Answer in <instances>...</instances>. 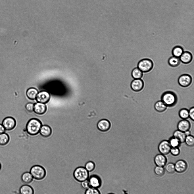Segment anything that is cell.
Listing matches in <instances>:
<instances>
[{
	"instance_id": "cell-1",
	"label": "cell",
	"mask_w": 194,
	"mask_h": 194,
	"mask_svg": "<svg viewBox=\"0 0 194 194\" xmlns=\"http://www.w3.org/2000/svg\"><path fill=\"white\" fill-rule=\"evenodd\" d=\"M42 126V123L39 120L36 118H32L27 122L26 126V130L30 135H36L39 132Z\"/></svg>"
},
{
	"instance_id": "cell-2",
	"label": "cell",
	"mask_w": 194,
	"mask_h": 194,
	"mask_svg": "<svg viewBox=\"0 0 194 194\" xmlns=\"http://www.w3.org/2000/svg\"><path fill=\"white\" fill-rule=\"evenodd\" d=\"M161 100L167 106L171 107L174 106L178 101V97L176 94L172 91L164 92L161 97Z\"/></svg>"
},
{
	"instance_id": "cell-3",
	"label": "cell",
	"mask_w": 194,
	"mask_h": 194,
	"mask_svg": "<svg viewBox=\"0 0 194 194\" xmlns=\"http://www.w3.org/2000/svg\"><path fill=\"white\" fill-rule=\"evenodd\" d=\"M30 172L33 177L37 180H41L44 179L46 174L45 169L42 166L36 165L31 167Z\"/></svg>"
},
{
	"instance_id": "cell-4",
	"label": "cell",
	"mask_w": 194,
	"mask_h": 194,
	"mask_svg": "<svg viewBox=\"0 0 194 194\" xmlns=\"http://www.w3.org/2000/svg\"><path fill=\"white\" fill-rule=\"evenodd\" d=\"M73 175L76 181L82 182L88 180L89 176V172L84 167H78L74 170Z\"/></svg>"
},
{
	"instance_id": "cell-5",
	"label": "cell",
	"mask_w": 194,
	"mask_h": 194,
	"mask_svg": "<svg viewBox=\"0 0 194 194\" xmlns=\"http://www.w3.org/2000/svg\"><path fill=\"white\" fill-rule=\"evenodd\" d=\"M153 63L149 59H143L139 61L137 64V68L143 72H149L153 68Z\"/></svg>"
},
{
	"instance_id": "cell-6",
	"label": "cell",
	"mask_w": 194,
	"mask_h": 194,
	"mask_svg": "<svg viewBox=\"0 0 194 194\" xmlns=\"http://www.w3.org/2000/svg\"><path fill=\"white\" fill-rule=\"evenodd\" d=\"M192 78L191 76L187 74H184L180 76L178 79V82L181 87H186L191 84Z\"/></svg>"
},
{
	"instance_id": "cell-7",
	"label": "cell",
	"mask_w": 194,
	"mask_h": 194,
	"mask_svg": "<svg viewBox=\"0 0 194 194\" xmlns=\"http://www.w3.org/2000/svg\"><path fill=\"white\" fill-rule=\"evenodd\" d=\"M2 124L5 130L10 131L14 129L16 125L15 120L13 117H6L3 120Z\"/></svg>"
},
{
	"instance_id": "cell-8",
	"label": "cell",
	"mask_w": 194,
	"mask_h": 194,
	"mask_svg": "<svg viewBox=\"0 0 194 194\" xmlns=\"http://www.w3.org/2000/svg\"><path fill=\"white\" fill-rule=\"evenodd\" d=\"M50 97V94L48 92L42 91L38 93L35 99L37 102L45 104L49 101Z\"/></svg>"
},
{
	"instance_id": "cell-9",
	"label": "cell",
	"mask_w": 194,
	"mask_h": 194,
	"mask_svg": "<svg viewBox=\"0 0 194 194\" xmlns=\"http://www.w3.org/2000/svg\"><path fill=\"white\" fill-rule=\"evenodd\" d=\"M144 84L141 79H134L131 83L130 86L132 90L135 92H139L143 88Z\"/></svg>"
},
{
	"instance_id": "cell-10",
	"label": "cell",
	"mask_w": 194,
	"mask_h": 194,
	"mask_svg": "<svg viewBox=\"0 0 194 194\" xmlns=\"http://www.w3.org/2000/svg\"><path fill=\"white\" fill-rule=\"evenodd\" d=\"M171 147L169 142L166 140H164L159 144L158 149L159 152L161 154L166 155L170 152Z\"/></svg>"
},
{
	"instance_id": "cell-11",
	"label": "cell",
	"mask_w": 194,
	"mask_h": 194,
	"mask_svg": "<svg viewBox=\"0 0 194 194\" xmlns=\"http://www.w3.org/2000/svg\"><path fill=\"white\" fill-rule=\"evenodd\" d=\"M91 187L98 188L101 185V181L100 177L97 175H93L88 180Z\"/></svg>"
},
{
	"instance_id": "cell-12",
	"label": "cell",
	"mask_w": 194,
	"mask_h": 194,
	"mask_svg": "<svg viewBox=\"0 0 194 194\" xmlns=\"http://www.w3.org/2000/svg\"><path fill=\"white\" fill-rule=\"evenodd\" d=\"M191 126L190 122L187 119H182L180 121L177 126L178 130L183 132L189 130Z\"/></svg>"
},
{
	"instance_id": "cell-13",
	"label": "cell",
	"mask_w": 194,
	"mask_h": 194,
	"mask_svg": "<svg viewBox=\"0 0 194 194\" xmlns=\"http://www.w3.org/2000/svg\"><path fill=\"white\" fill-rule=\"evenodd\" d=\"M47 107L45 104L39 103H36L34 104V112L37 114L42 115L46 111Z\"/></svg>"
},
{
	"instance_id": "cell-14",
	"label": "cell",
	"mask_w": 194,
	"mask_h": 194,
	"mask_svg": "<svg viewBox=\"0 0 194 194\" xmlns=\"http://www.w3.org/2000/svg\"><path fill=\"white\" fill-rule=\"evenodd\" d=\"M110 124L109 121L106 119H102L99 122L97 125L98 129L103 132L106 131L110 128Z\"/></svg>"
},
{
	"instance_id": "cell-15",
	"label": "cell",
	"mask_w": 194,
	"mask_h": 194,
	"mask_svg": "<svg viewBox=\"0 0 194 194\" xmlns=\"http://www.w3.org/2000/svg\"><path fill=\"white\" fill-rule=\"evenodd\" d=\"M180 61L185 64L190 63L193 59L192 54L189 52L185 51L183 52L180 57Z\"/></svg>"
},
{
	"instance_id": "cell-16",
	"label": "cell",
	"mask_w": 194,
	"mask_h": 194,
	"mask_svg": "<svg viewBox=\"0 0 194 194\" xmlns=\"http://www.w3.org/2000/svg\"><path fill=\"white\" fill-rule=\"evenodd\" d=\"M175 170L178 172H184L187 168L186 162L182 160H179L177 161L174 165Z\"/></svg>"
},
{
	"instance_id": "cell-17",
	"label": "cell",
	"mask_w": 194,
	"mask_h": 194,
	"mask_svg": "<svg viewBox=\"0 0 194 194\" xmlns=\"http://www.w3.org/2000/svg\"><path fill=\"white\" fill-rule=\"evenodd\" d=\"M39 133L42 137H47L50 136L52 133L51 128L49 126L44 125H42L41 127Z\"/></svg>"
},
{
	"instance_id": "cell-18",
	"label": "cell",
	"mask_w": 194,
	"mask_h": 194,
	"mask_svg": "<svg viewBox=\"0 0 194 194\" xmlns=\"http://www.w3.org/2000/svg\"><path fill=\"white\" fill-rule=\"evenodd\" d=\"M154 161L157 166L163 167L166 163V159L163 155L159 154L155 157Z\"/></svg>"
},
{
	"instance_id": "cell-19",
	"label": "cell",
	"mask_w": 194,
	"mask_h": 194,
	"mask_svg": "<svg viewBox=\"0 0 194 194\" xmlns=\"http://www.w3.org/2000/svg\"><path fill=\"white\" fill-rule=\"evenodd\" d=\"M20 193L21 194H33L34 191L30 185L25 184L21 186L19 190Z\"/></svg>"
},
{
	"instance_id": "cell-20",
	"label": "cell",
	"mask_w": 194,
	"mask_h": 194,
	"mask_svg": "<svg viewBox=\"0 0 194 194\" xmlns=\"http://www.w3.org/2000/svg\"><path fill=\"white\" fill-rule=\"evenodd\" d=\"M38 93V91L36 88L32 87L27 90L26 91V95L29 99L34 100L36 99Z\"/></svg>"
},
{
	"instance_id": "cell-21",
	"label": "cell",
	"mask_w": 194,
	"mask_h": 194,
	"mask_svg": "<svg viewBox=\"0 0 194 194\" xmlns=\"http://www.w3.org/2000/svg\"><path fill=\"white\" fill-rule=\"evenodd\" d=\"M167 107L161 100L157 101L154 105L155 110L159 112H162L165 111Z\"/></svg>"
},
{
	"instance_id": "cell-22",
	"label": "cell",
	"mask_w": 194,
	"mask_h": 194,
	"mask_svg": "<svg viewBox=\"0 0 194 194\" xmlns=\"http://www.w3.org/2000/svg\"><path fill=\"white\" fill-rule=\"evenodd\" d=\"M21 179L22 182L26 184H29L31 183L33 180V177L30 172H26L22 175Z\"/></svg>"
},
{
	"instance_id": "cell-23",
	"label": "cell",
	"mask_w": 194,
	"mask_h": 194,
	"mask_svg": "<svg viewBox=\"0 0 194 194\" xmlns=\"http://www.w3.org/2000/svg\"><path fill=\"white\" fill-rule=\"evenodd\" d=\"M173 136L174 137L178 139L180 143L184 142L186 137L184 132L178 130L174 132Z\"/></svg>"
},
{
	"instance_id": "cell-24",
	"label": "cell",
	"mask_w": 194,
	"mask_h": 194,
	"mask_svg": "<svg viewBox=\"0 0 194 194\" xmlns=\"http://www.w3.org/2000/svg\"><path fill=\"white\" fill-rule=\"evenodd\" d=\"M10 138L8 134L4 132L0 134V146L7 145L9 142Z\"/></svg>"
},
{
	"instance_id": "cell-25",
	"label": "cell",
	"mask_w": 194,
	"mask_h": 194,
	"mask_svg": "<svg viewBox=\"0 0 194 194\" xmlns=\"http://www.w3.org/2000/svg\"><path fill=\"white\" fill-rule=\"evenodd\" d=\"M184 52L183 47L179 45L175 46L172 50V54L173 56L179 58Z\"/></svg>"
},
{
	"instance_id": "cell-26",
	"label": "cell",
	"mask_w": 194,
	"mask_h": 194,
	"mask_svg": "<svg viewBox=\"0 0 194 194\" xmlns=\"http://www.w3.org/2000/svg\"><path fill=\"white\" fill-rule=\"evenodd\" d=\"M180 63V58L173 56L170 57L168 60V64L172 67H177L179 65Z\"/></svg>"
},
{
	"instance_id": "cell-27",
	"label": "cell",
	"mask_w": 194,
	"mask_h": 194,
	"mask_svg": "<svg viewBox=\"0 0 194 194\" xmlns=\"http://www.w3.org/2000/svg\"><path fill=\"white\" fill-rule=\"evenodd\" d=\"M143 75V72L138 68H134L132 71V76L134 79H141Z\"/></svg>"
},
{
	"instance_id": "cell-28",
	"label": "cell",
	"mask_w": 194,
	"mask_h": 194,
	"mask_svg": "<svg viewBox=\"0 0 194 194\" xmlns=\"http://www.w3.org/2000/svg\"><path fill=\"white\" fill-rule=\"evenodd\" d=\"M180 117L182 119H187L189 118V110L186 108L181 109L178 113Z\"/></svg>"
},
{
	"instance_id": "cell-29",
	"label": "cell",
	"mask_w": 194,
	"mask_h": 194,
	"mask_svg": "<svg viewBox=\"0 0 194 194\" xmlns=\"http://www.w3.org/2000/svg\"><path fill=\"white\" fill-rule=\"evenodd\" d=\"M185 141L187 145L192 147L194 145V138L192 135H189L186 136Z\"/></svg>"
},
{
	"instance_id": "cell-30",
	"label": "cell",
	"mask_w": 194,
	"mask_h": 194,
	"mask_svg": "<svg viewBox=\"0 0 194 194\" xmlns=\"http://www.w3.org/2000/svg\"><path fill=\"white\" fill-rule=\"evenodd\" d=\"M84 167L89 172H91L94 169L95 164L93 161H89L86 163Z\"/></svg>"
},
{
	"instance_id": "cell-31",
	"label": "cell",
	"mask_w": 194,
	"mask_h": 194,
	"mask_svg": "<svg viewBox=\"0 0 194 194\" xmlns=\"http://www.w3.org/2000/svg\"><path fill=\"white\" fill-rule=\"evenodd\" d=\"M101 193L98 188L91 187L86 189L85 194H99Z\"/></svg>"
},
{
	"instance_id": "cell-32",
	"label": "cell",
	"mask_w": 194,
	"mask_h": 194,
	"mask_svg": "<svg viewBox=\"0 0 194 194\" xmlns=\"http://www.w3.org/2000/svg\"><path fill=\"white\" fill-rule=\"evenodd\" d=\"M155 174L159 176H162L164 173V170L163 167L157 166L155 168Z\"/></svg>"
},
{
	"instance_id": "cell-33",
	"label": "cell",
	"mask_w": 194,
	"mask_h": 194,
	"mask_svg": "<svg viewBox=\"0 0 194 194\" xmlns=\"http://www.w3.org/2000/svg\"><path fill=\"white\" fill-rule=\"evenodd\" d=\"M165 169L168 173H173L175 170L174 164L172 163H169L167 165Z\"/></svg>"
},
{
	"instance_id": "cell-34",
	"label": "cell",
	"mask_w": 194,
	"mask_h": 194,
	"mask_svg": "<svg viewBox=\"0 0 194 194\" xmlns=\"http://www.w3.org/2000/svg\"><path fill=\"white\" fill-rule=\"evenodd\" d=\"M169 142L171 147H177L180 143L178 139L174 137L171 138Z\"/></svg>"
},
{
	"instance_id": "cell-35",
	"label": "cell",
	"mask_w": 194,
	"mask_h": 194,
	"mask_svg": "<svg viewBox=\"0 0 194 194\" xmlns=\"http://www.w3.org/2000/svg\"><path fill=\"white\" fill-rule=\"evenodd\" d=\"M34 104L32 103H29L26 104L25 108L30 112H32L34 110Z\"/></svg>"
},
{
	"instance_id": "cell-36",
	"label": "cell",
	"mask_w": 194,
	"mask_h": 194,
	"mask_svg": "<svg viewBox=\"0 0 194 194\" xmlns=\"http://www.w3.org/2000/svg\"><path fill=\"white\" fill-rule=\"evenodd\" d=\"M81 182L82 186L85 189H87L91 187L89 180H88L83 181Z\"/></svg>"
},
{
	"instance_id": "cell-37",
	"label": "cell",
	"mask_w": 194,
	"mask_h": 194,
	"mask_svg": "<svg viewBox=\"0 0 194 194\" xmlns=\"http://www.w3.org/2000/svg\"><path fill=\"white\" fill-rule=\"evenodd\" d=\"M170 152L174 156L178 155L180 153V151L177 147H173L171 148Z\"/></svg>"
},
{
	"instance_id": "cell-38",
	"label": "cell",
	"mask_w": 194,
	"mask_h": 194,
	"mask_svg": "<svg viewBox=\"0 0 194 194\" xmlns=\"http://www.w3.org/2000/svg\"><path fill=\"white\" fill-rule=\"evenodd\" d=\"M189 117L193 121H194V107H191L189 110Z\"/></svg>"
},
{
	"instance_id": "cell-39",
	"label": "cell",
	"mask_w": 194,
	"mask_h": 194,
	"mask_svg": "<svg viewBox=\"0 0 194 194\" xmlns=\"http://www.w3.org/2000/svg\"><path fill=\"white\" fill-rule=\"evenodd\" d=\"M5 130L2 124H0V134L5 132Z\"/></svg>"
},
{
	"instance_id": "cell-40",
	"label": "cell",
	"mask_w": 194,
	"mask_h": 194,
	"mask_svg": "<svg viewBox=\"0 0 194 194\" xmlns=\"http://www.w3.org/2000/svg\"><path fill=\"white\" fill-rule=\"evenodd\" d=\"M186 136L190 135V132L189 130L187 131L184 132Z\"/></svg>"
},
{
	"instance_id": "cell-41",
	"label": "cell",
	"mask_w": 194,
	"mask_h": 194,
	"mask_svg": "<svg viewBox=\"0 0 194 194\" xmlns=\"http://www.w3.org/2000/svg\"><path fill=\"white\" fill-rule=\"evenodd\" d=\"M1 163L0 162V170L1 169Z\"/></svg>"
}]
</instances>
